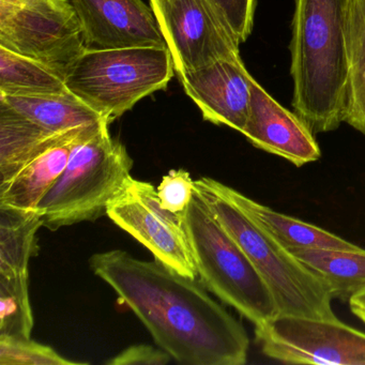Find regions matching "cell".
I'll use <instances>...</instances> for the list:
<instances>
[{
  "label": "cell",
  "mask_w": 365,
  "mask_h": 365,
  "mask_svg": "<svg viewBox=\"0 0 365 365\" xmlns=\"http://www.w3.org/2000/svg\"><path fill=\"white\" fill-rule=\"evenodd\" d=\"M89 264L176 362L247 363L250 341L245 327L197 279L185 277L158 259H138L123 250L95 254Z\"/></svg>",
  "instance_id": "obj_1"
},
{
  "label": "cell",
  "mask_w": 365,
  "mask_h": 365,
  "mask_svg": "<svg viewBox=\"0 0 365 365\" xmlns=\"http://www.w3.org/2000/svg\"><path fill=\"white\" fill-rule=\"evenodd\" d=\"M349 0H294L289 50L292 108L314 134L345 123Z\"/></svg>",
  "instance_id": "obj_2"
},
{
  "label": "cell",
  "mask_w": 365,
  "mask_h": 365,
  "mask_svg": "<svg viewBox=\"0 0 365 365\" xmlns=\"http://www.w3.org/2000/svg\"><path fill=\"white\" fill-rule=\"evenodd\" d=\"M194 191L266 282L279 315L337 319L326 284L245 215L228 195L226 185L202 177L194 181Z\"/></svg>",
  "instance_id": "obj_3"
},
{
  "label": "cell",
  "mask_w": 365,
  "mask_h": 365,
  "mask_svg": "<svg viewBox=\"0 0 365 365\" xmlns=\"http://www.w3.org/2000/svg\"><path fill=\"white\" fill-rule=\"evenodd\" d=\"M182 221L198 279L208 292L255 328L279 315L266 282L195 191Z\"/></svg>",
  "instance_id": "obj_4"
},
{
  "label": "cell",
  "mask_w": 365,
  "mask_h": 365,
  "mask_svg": "<svg viewBox=\"0 0 365 365\" xmlns=\"http://www.w3.org/2000/svg\"><path fill=\"white\" fill-rule=\"evenodd\" d=\"M133 160L108 125L76 143L56 185L37 208L44 227L57 230L106 215L131 177Z\"/></svg>",
  "instance_id": "obj_5"
},
{
  "label": "cell",
  "mask_w": 365,
  "mask_h": 365,
  "mask_svg": "<svg viewBox=\"0 0 365 365\" xmlns=\"http://www.w3.org/2000/svg\"><path fill=\"white\" fill-rule=\"evenodd\" d=\"M174 71L168 46L86 50L70 68L65 84L110 123L143 98L165 89Z\"/></svg>",
  "instance_id": "obj_6"
},
{
  "label": "cell",
  "mask_w": 365,
  "mask_h": 365,
  "mask_svg": "<svg viewBox=\"0 0 365 365\" xmlns=\"http://www.w3.org/2000/svg\"><path fill=\"white\" fill-rule=\"evenodd\" d=\"M0 46L39 61L63 81L87 50L71 0H0Z\"/></svg>",
  "instance_id": "obj_7"
},
{
  "label": "cell",
  "mask_w": 365,
  "mask_h": 365,
  "mask_svg": "<svg viewBox=\"0 0 365 365\" xmlns=\"http://www.w3.org/2000/svg\"><path fill=\"white\" fill-rule=\"evenodd\" d=\"M255 334L262 354L279 362L365 365V333L339 319L277 315Z\"/></svg>",
  "instance_id": "obj_8"
},
{
  "label": "cell",
  "mask_w": 365,
  "mask_h": 365,
  "mask_svg": "<svg viewBox=\"0 0 365 365\" xmlns=\"http://www.w3.org/2000/svg\"><path fill=\"white\" fill-rule=\"evenodd\" d=\"M178 76L222 59H241L239 42L212 0H150Z\"/></svg>",
  "instance_id": "obj_9"
},
{
  "label": "cell",
  "mask_w": 365,
  "mask_h": 365,
  "mask_svg": "<svg viewBox=\"0 0 365 365\" xmlns=\"http://www.w3.org/2000/svg\"><path fill=\"white\" fill-rule=\"evenodd\" d=\"M106 215L147 247L155 259L185 277L197 279L182 212L164 209L151 183L130 177L108 205Z\"/></svg>",
  "instance_id": "obj_10"
},
{
  "label": "cell",
  "mask_w": 365,
  "mask_h": 365,
  "mask_svg": "<svg viewBox=\"0 0 365 365\" xmlns=\"http://www.w3.org/2000/svg\"><path fill=\"white\" fill-rule=\"evenodd\" d=\"M87 50L168 46L142 0H71Z\"/></svg>",
  "instance_id": "obj_11"
},
{
  "label": "cell",
  "mask_w": 365,
  "mask_h": 365,
  "mask_svg": "<svg viewBox=\"0 0 365 365\" xmlns=\"http://www.w3.org/2000/svg\"><path fill=\"white\" fill-rule=\"evenodd\" d=\"M252 78L242 59H222L179 80L205 120L242 133L249 117Z\"/></svg>",
  "instance_id": "obj_12"
},
{
  "label": "cell",
  "mask_w": 365,
  "mask_h": 365,
  "mask_svg": "<svg viewBox=\"0 0 365 365\" xmlns=\"http://www.w3.org/2000/svg\"><path fill=\"white\" fill-rule=\"evenodd\" d=\"M242 134L256 148L279 155L297 168L322 157L315 134L304 121L275 101L254 78L249 117Z\"/></svg>",
  "instance_id": "obj_13"
},
{
  "label": "cell",
  "mask_w": 365,
  "mask_h": 365,
  "mask_svg": "<svg viewBox=\"0 0 365 365\" xmlns=\"http://www.w3.org/2000/svg\"><path fill=\"white\" fill-rule=\"evenodd\" d=\"M106 125L108 123L80 128L21 166L9 179L0 182V208L37 211L63 175L76 143Z\"/></svg>",
  "instance_id": "obj_14"
},
{
  "label": "cell",
  "mask_w": 365,
  "mask_h": 365,
  "mask_svg": "<svg viewBox=\"0 0 365 365\" xmlns=\"http://www.w3.org/2000/svg\"><path fill=\"white\" fill-rule=\"evenodd\" d=\"M232 202L259 227L286 249H333L356 251L361 247L328 230L277 212L226 185Z\"/></svg>",
  "instance_id": "obj_15"
},
{
  "label": "cell",
  "mask_w": 365,
  "mask_h": 365,
  "mask_svg": "<svg viewBox=\"0 0 365 365\" xmlns=\"http://www.w3.org/2000/svg\"><path fill=\"white\" fill-rule=\"evenodd\" d=\"M0 102L52 133H66L78 128L108 123L73 93L56 96L0 93Z\"/></svg>",
  "instance_id": "obj_16"
},
{
  "label": "cell",
  "mask_w": 365,
  "mask_h": 365,
  "mask_svg": "<svg viewBox=\"0 0 365 365\" xmlns=\"http://www.w3.org/2000/svg\"><path fill=\"white\" fill-rule=\"evenodd\" d=\"M76 130L52 133L0 102V182Z\"/></svg>",
  "instance_id": "obj_17"
},
{
  "label": "cell",
  "mask_w": 365,
  "mask_h": 365,
  "mask_svg": "<svg viewBox=\"0 0 365 365\" xmlns=\"http://www.w3.org/2000/svg\"><path fill=\"white\" fill-rule=\"evenodd\" d=\"M287 250L326 284L333 299L349 300L352 294L365 288V250Z\"/></svg>",
  "instance_id": "obj_18"
},
{
  "label": "cell",
  "mask_w": 365,
  "mask_h": 365,
  "mask_svg": "<svg viewBox=\"0 0 365 365\" xmlns=\"http://www.w3.org/2000/svg\"><path fill=\"white\" fill-rule=\"evenodd\" d=\"M38 211L0 208V277H29V259L38 253Z\"/></svg>",
  "instance_id": "obj_19"
},
{
  "label": "cell",
  "mask_w": 365,
  "mask_h": 365,
  "mask_svg": "<svg viewBox=\"0 0 365 365\" xmlns=\"http://www.w3.org/2000/svg\"><path fill=\"white\" fill-rule=\"evenodd\" d=\"M0 93L56 96L71 93L63 78L50 68L0 46Z\"/></svg>",
  "instance_id": "obj_20"
},
{
  "label": "cell",
  "mask_w": 365,
  "mask_h": 365,
  "mask_svg": "<svg viewBox=\"0 0 365 365\" xmlns=\"http://www.w3.org/2000/svg\"><path fill=\"white\" fill-rule=\"evenodd\" d=\"M348 101L345 123L365 134V0H349Z\"/></svg>",
  "instance_id": "obj_21"
},
{
  "label": "cell",
  "mask_w": 365,
  "mask_h": 365,
  "mask_svg": "<svg viewBox=\"0 0 365 365\" xmlns=\"http://www.w3.org/2000/svg\"><path fill=\"white\" fill-rule=\"evenodd\" d=\"M34 322L29 277H0V334L31 337Z\"/></svg>",
  "instance_id": "obj_22"
},
{
  "label": "cell",
  "mask_w": 365,
  "mask_h": 365,
  "mask_svg": "<svg viewBox=\"0 0 365 365\" xmlns=\"http://www.w3.org/2000/svg\"><path fill=\"white\" fill-rule=\"evenodd\" d=\"M31 337L0 334V365H82Z\"/></svg>",
  "instance_id": "obj_23"
},
{
  "label": "cell",
  "mask_w": 365,
  "mask_h": 365,
  "mask_svg": "<svg viewBox=\"0 0 365 365\" xmlns=\"http://www.w3.org/2000/svg\"><path fill=\"white\" fill-rule=\"evenodd\" d=\"M157 191L164 209L181 213L193 198L194 181L187 170H173L163 177Z\"/></svg>",
  "instance_id": "obj_24"
},
{
  "label": "cell",
  "mask_w": 365,
  "mask_h": 365,
  "mask_svg": "<svg viewBox=\"0 0 365 365\" xmlns=\"http://www.w3.org/2000/svg\"><path fill=\"white\" fill-rule=\"evenodd\" d=\"M239 44L247 41L254 24L256 0H212Z\"/></svg>",
  "instance_id": "obj_25"
},
{
  "label": "cell",
  "mask_w": 365,
  "mask_h": 365,
  "mask_svg": "<svg viewBox=\"0 0 365 365\" xmlns=\"http://www.w3.org/2000/svg\"><path fill=\"white\" fill-rule=\"evenodd\" d=\"M170 360L172 356L161 348L140 344L130 346L106 363L110 365H164Z\"/></svg>",
  "instance_id": "obj_26"
},
{
  "label": "cell",
  "mask_w": 365,
  "mask_h": 365,
  "mask_svg": "<svg viewBox=\"0 0 365 365\" xmlns=\"http://www.w3.org/2000/svg\"><path fill=\"white\" fill-rule=\"evenodd\" d=\"M348 302L354 315L365 324V288L352 294Z\"/></svg>",
  "instance_id": "obj_27"
}]
</instances>
